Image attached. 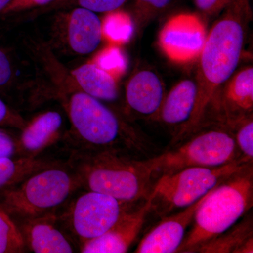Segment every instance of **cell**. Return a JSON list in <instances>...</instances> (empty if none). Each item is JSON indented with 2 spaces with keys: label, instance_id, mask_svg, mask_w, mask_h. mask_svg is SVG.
Returning a JSON list of instances; mask_svg holds the SVG:
<instances>
[{
  "label": "cell",
  "instance_id": "1f68e13d",
  "mask_svg": "<svg viewBox=\"0 0 253 253\" xmlns=\"http://www.w3.org/2000/svg\"><path fill=\"white\" fill-rule=\"evenodd\" d=\"M11 0H0V14H1L5 8L8 6Z\"/></svg>",
  "mask_w": 253,
  "mask_h": 253
},
{
  "label": "cell",
  "instance_id": "ac0fdd59",
  "mask_svg": "<svg viewBox=\"0 0 253 253\" xmlns=\"http://www.w3.org/2000/svg\"><path fill=\"white\" fill-rule=\"evenodd\" d=\"M71 76L78 90L106 102H114L119 99V88L114 75L96 63L82 65L73 70Z\"/></svg>",
  "mask_w": 253,
  "mask_h": 253
},
{
  "label": "cell",
  "instance_id": "484cf974",
  "mask_svg": "<svg viewBox=\"0 0 253 253\" xmlns=\"http://www.w3.org/2000/svg\"><path fill=\"white\" fill-rule=\"evenodd\" d=\"M101 68L112 73L115 71H121L126 68V61L119 50L113 48L107 50L101 55L96 62Z\"/></svg>",
  "mask_w": 253,
  "mask_h": 253
},
{
  "label": "cell",
  "instance_id": "7a4b0ae2",
  "mask_svg": "<svg viewBox=\"0 0 253 253\" xmlns=\"http://www.w3.org/2000/svg\"><path fill=\"white\" fill-rule=\"evenodd\" d=\"M66 99L72 151H116L141 159L156 156V145L102 101L81 90Z\"/></svg>",
  "mask_w": 253,
  "mask_h": 253
},
{
  "label": "cell",
  "instance_id": "30bf717a",
  "mask_svg": "<svg viewBox=\"0 0 253 253\" xmlns=\"http://www.w3.org/2000/svg\"><path fill=\"white\" fill-rule=\"evenodd\" d=\"M14 221L21 231L27 250L32 252L71 253L78 249L60 220L58 211Z\"/></svg>",
  "mask_w": 253,
  "mask_h": 253
},
{
  "label": "cell",
  "instance_id": "ffe728a7",
  "mask_svg": "<svg viewBox=\"0 0 253 253\" xmlns=\"http://www.w3.org/2000/svg\"><path fill=\"white\" fill-rule=\"evenodd\" d=\"M251 237H253V223L252 216L249 215L229 230L201 245L193 253H238L241 246Z\"/></svg>",
  "mask_w": 253,
  "mask_h": 253
},
{
  "label": "cell",
  "instance_id": "2e32d148",
  "mask_svg": "<svg viewBox=\"0 0 253 253\" xmlns=\"http://www.w3.org/2000/svg\"><path fill=\"white\" fill-rule=\"evenodd\" d=\"M196 81L179 82L166 95L158 121L172 129L173 139L185 128L194 113L197 98Z\"/></svg>",
  "mask_w": 253,
  "mask_h": 253
},
{
  "label": "cell",
  "instance_id": "5b68a950",
  "mask_svg": "<svg viewBox=\"0 0 253 253\" xmlns=\"http://www.w3.org/2000/svg\"><path fill=\"white\" fill-rule=\"evenodd\" d=\"M81 184L67 162H61L32 174L18 185L0 194V208L14 221L57 212Z\"/></svg>",
  "mask_w": 253,
  "mask_h": 253
},
{
  "label": "cell",
  "instance_id": "cb8c5ba5",
  "mask_svg": "<svg viewBox=\"0 0 253 253\" xmlns=\"http://www.w3.org/2000/svg\"><path fill=\"white\" fill-rule=\"evenodd\" d=\"M172 1V0H135L136 14L142 19L149 18L167 9Z\"/></svg>",
  "mask_w": 253,
  "mask_h": 253
},
{
  "label": "cell",
  "instance_id": "e0dca14e",
  "mask_svg": "<svg viewBox=\"0 0 253 253\" xmlns=\"http://www.w3.org/2000/svg\"><path fill=\"white\" fill-rule=\"evenodd\" d=\"M63 118L57 111H46L26 124L18 139L19 156L37 157L59 139Z\"/></svg>",
  "mask_w": 253,
  "mask_h": 253
},
{
  "label": "cell",
  "instance_id": "d4e9b609",
  "mask_svg": "<svg viewBox=\"0 0 253 253\" xmlns=\"http://www.w3.org/2000/svg\"><path fill=\"white\" fill-rule=\"evenodd\" d=\"M126 0H75L78 6L86 8L96 13H109L117 11Z\"/></svg>",
  "mask_w": 253,
  "mask_h": 253
},
{
  "label": "cell",
  "instance_id": "7c38bea8",
  "mask_svg": "<svg viewBox=\"0 0 253 253\" xmlns=\"http://www.w3.org/2000/svg\"><path fill=\"white\" fill-rule=\"evenodd\" d=\"M151 199L148 197L139 208L133 206L102 235L86 241L80 247L83 253H124L140 234L148 214Z\"/></svg>",
  "mask_w": 253,
  "mask_h": 253
},
{
  "label": "cell",
  "instance_id": "83f0119b",
  "mask_svg": "<svg viewBox=\"0 0 253 253\" xmlns=\"http://www.w3.org/2000/svg\"><path fill=\"white\" fill-rule=\"evenodd\" d=\"M15 78L14 66L7 54L0 48V91L13 84Z\"/></svg>",
  "mask_w": 253,
  "mask_h": 253
},
{
  "label": "cell",
  "instance_id": "9a60e30c",
  "mask_svg": "<svg viewBox=\"0 0 253 253\" xmlns=\"http://www.w3.org/2000/svg\"><path fill=\"white\" fill-rule=\"evenodd\" d=\"M66 23V41L75 54H91L102 42L103 22L96 12L78 6L68 15Z\"/></svg>",
  "mask_w": 253,
  "mask_h": 253
},
{
  "label": "cell",
  "instance_id": "f546056e",
  "mask_svg": "<svg viewBox=\"0 0 253 253\" xmlns=\"http://www.w3.org/2000/svg\"><path fill=\"white\" fill-rule=\"evenodd\" d=\"M233 0H194L197 9L207 16H213L223 11Z\"/></svg>",
  "mask_w": 253,
  "mask_h": 253
},
{
  "label": "cell",
  "instance_id": "44dd1931",
  "mask_svg": "<svg viewBox=\"0 0 253 253\" xmlns=\"http://www.w3.org/2000/svg\"><path fill=\"white\" fill-rule=\"evenodd\" d=\"M26 251L27 248L17 224L0 208V253H21Z\"/></svg>",
  "mask_w": 253,
  "mask_h": 253
},
{
  "label": "cell",
  "instance_id": "8992f818",
  "mask_svg": "<svg viewBox=\"0 0 253 253\" xmlns=\"http://www.w3.org/2000/svg\"><path fill=\"white\" fill-rule=\"evenodd\" d=\"M241 158L230 129L215 122L204 123L185 140L151 161L154 177H159L188 168L221 167Z\"/></svg>",
  "mask_w": 253,
  "mask_h": 253
},
{
  "label": "cell",
  "instance_id": "4316f807",
  "mask_svg": "<svg viewBox=\"0 0 253 253\" xmlns=\"http://www.w3.org/2000/svg\"><path fill=\"white\" fill-rule=\"evenodd\" d=\"M58 0H11L1 15H12L52 4Z\"/></svg>",
  "mask_w": 253,
  "mask_h": 253
},
{
  "label": "cell",
  "instance_id": "ba28073f",
  "mask_svg": "<svg viewBox=\"0 0 253 253\" xmlns=\"http://www.w3.org/2000/svg\"><path fill=\"white\" fill-rule=\"evenodd\" d=\"M83 191L76 198L73 196L61 208L62 211L58 212L63 226L78 249L111 229L135 205L96 191Z\"/></svg>",
  "mask_w": 253,
  "mask_h": 253
},
{
  "label": "cell",
  "instance_id": "d6986e66",
  "mask_svg": "<svg viewBox=\"0 0 253 253\" xmlns=\"http://www.w3.org/2000/svg\"><path fill=\"white\" fill-rule=\"evenodd\" d=\"M61 162L38 156L0 158V194L18 185L34 173Z\"/></svg>",
  "mask_w": 253,
  "mask_h": 253
},
{
  "label": "cell",
  "instance_id": "4fadbf2b",
  "mask_svg": "<svg viewBox=\"0 0 253 253\" xmlns=\"http://www.w3.org/2000/svg\"><path fill=\"white\" fill-rule=\"evenodd\" d=\"M207 194L180 212L161 218L159 223L141 240L134 253H176L185 237L186 229L192 223L195 213Z\"/></svg>",
  "mask_w": 253,
  "mask_h": 253
},
{
  "label": "cell",
  "instance_id": "9c48e42d",
  "mask_svg": "<svg viewBox=\"0 0 253 253\" xmlns=\"http://www.w3.org/2000/svg\"><path fill=\"white\" fill-rule=\"evenodd\" d=\"M207 34L199 16L193 14L176 15L168 20L161 30L160 46L172 61L187 63L199 58Z\"/></svg>",
  "mask_w": 253,
  "mask_h": 253
},
{
  "label": "cell",
  "instance_id": "f1b7e54d",
  "mask_svg": "<svg viewBox=\"0 0 253 253\" xmlns=\"http://www.w3.org/2000/svg\"><path fill=\"white\" fill-rule=\"evenodd\" d=\"M26 123L20 115L10 109L0 98V126H13L22 129Z\"/></svg>",
  "mask_w": 253,
  "mask_h": 253
},
{
  "label": "cell",
  "instance_id": "7402d4cb",
  "mask_svg": "<svg viewBox=\"0 0 253 253\" xmlns=\"http://www.w3.org/2000/svg\"><path fill=\"white\" fill-rule=\"evenodd\" d=\"M241 157L253 161V121L250 116L229 126Z\"/></svg>",
  "mask_w": 253,
  "mask_h": 253
},
{
  "label": "cell",
  "instance_id": "8fae6325",
  "mask_svg": "<svg viewBox=\"0 0 253 253\" xmlns=\"http://www.w3.org/2000/svg\"><path fill=\"white\" fill-rule=\"evenodd\" d=\"M212 105L217 111V123L227 127L253 116V68L241 69L224 83Z\"/></svg>",
  "mask_w": 253,
  "mask_h": 253
},
{
  "label": "cell",
  "instance_id": "52a82bcc",
  "mask_svg": "<svg viewBox=\"0 0 253 253\" xmlns=\"http://www.w3.org/2000/svg\"><path fill=\"white\" fill-rule=\"evenodd\" d=\"M253 161L241 158L218 168H188L160 176L149 197L151 212L163 218L197 202L211 190Z\"/></svg>",
  "mask_w": 253,
  "mask_h": 253
},
{
  "label": "cell",
  "instance_id": "603a6c76",
  "mask_svg": "<svg viewBox=\"0 0 253 253\" xmlns=\"http://www.w3.org/2000/svg\"><path fill=\"white\" fill-rule=\"evenodd\" d=\"M103 29L104 34L111 39L126 41L132 34V22L126 14L115 11L108 14Z\"/></svg>",
  "mask_w": 253,
  "mask_h": 253
},
{
  "label": "cell",
  "instance_id": "5bb4252c",
  "mask_svg": "<svg viewBox=\"0 0 253 253\" xmlns=\"http://www.w3.org/2000/svg\"><path fill=\"white\" fill-rule=\"evenodd\" d=\"M166 95L157 73L143 69L134 73L126 84V104L137 116L158 121Z\"/></svg>",
  "mask_w": 253,
  "mask_h": 253
},
{
  "label": "cell",
  "instance_id": "277c9868",
  "mask_svg": "<svg viewBox=\"0 0 253 253\" xmlns=\"http://www.w3.org/2000/svg\"><path fill=\"white\" fill-rule=\"evenodd\" d=\"M253 204V163L211 190L198 208L192 227L176 253H191L196 248L229 230Z\"/></svg>",
  "mask_w": 253,
  "mask_h": 253
},
{
  "label": "cell",
  "instance_id": "3957f363",
  "mask_svg": "<svg viewBox=\"0 0 253 253\" xmlns=\"http://www.w3.org/2000/svg\"><path fill=\"white\" fill-rule=\"evenodd\" d=\"M81 189L136 204L149 197L154 183L151 158L116 151H71L68 161Z\"/></svg>",
  "mask_w": 253,
  "mask_h": 253
},
{
  "label": "cell",
  "instance_id": "4dcf8cb0",
  "mask_svg": "<svg viewBox=\"0 0 253 253\" xmlns=\"http://www.w3.org/2000/svg\"><path fill=\"white\" fill-rule=\"evenodd\" d=\"M19 156L18 141L5 131L0 129V158Z\"/></svg>",
  "mask_w": 253,
  "mask_h": 253
},
{
  "label": "cell",
  "instance_id": "6da1fadb",
  "mask_svg": "<svg viewBox=\"0 0 253 253\" xmlns=\"http://www.w3.org/2000/svg\"><path fill=\"white\" fill-rule=\"evenodd\" d=\"M223 11L224 14L208 33L200 53L194 113L170 146L185 140L202 126L214 96L239 66L251 18L249 1L233 0Z\"/></svg>",
  "mask_w": 253,
  "mask_h": 253
}]
</instances>
